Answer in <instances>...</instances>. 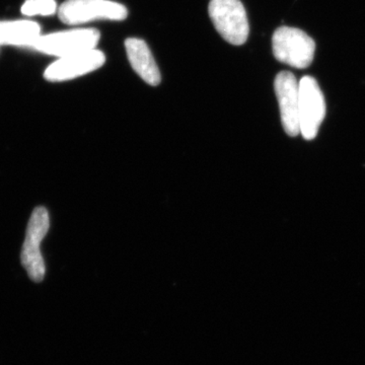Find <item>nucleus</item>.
Segmentation results:
<instances>
[{"label": "nucleus", "instance_id": "nucleus-4", "mask_svg": "<svg viewBox=\"0 0 365 365\" xmlns=\"http://www.w3.org/2000/svg\"><path fill=\"white\" fill-rule=\"evenodd\" d=\"M58 16L66 25H81L97 20L124 21L128 11L111 0H67L60 6Z\"/></svg>", "mask_w": 365, "mask_h": 365}, {"label": "nucleus", "instance_id": "nucleus-6", "mask_svg": "<svg viewBox=\"0 0 365 365\" xmlns=\"http://www.w3.org/2000/svg\"><path fill=\"white\" fill-rule=\"evenodd\" d=\"M325 116V98L318 81L312 76H304L299 81V125L302 137L312 140L318 135Z\"/></svg>", "mask_w": 365, "mask_h": 365}, {"label": "nucleus", "instance_id": "nucleus-7", "mask_svg": "<svg viewBox=\"0 0 365 365\" xmlns=\"http://www.w3.org/2000/svg\"><path fill=\"white\" fill-rule=\"evenodd\" d=\"M275 93L279 104L281 122L289 136L300 133L299 81L289 71H281L274 81Z\"/></svg>", "mask_w": 365, "mask_h": 365}, {"label": "nucleus", "instance_id": "nucleus-1", "mask_svg": "<svg viewBox=\"0 0 365 365\" xmlns=\"http://www.w3.org/2000/svg\"><path fill=\"white\" fill-rule=\"evenodd\" d=\"M274 57L287 66L304 69L311 66L316 52V43L304 31L280 26L273 34Z\"/></svg>", "mask_w": 365, "mask_h": 365}, {"label": "nucleus", "instance_id": "nucleus-10", "mask_svg": "<svg viewBox=\"0 0 365 365\" xmlns=\"http://www.w3.org/2000/svg\"><path fill=\"white\" fill-rule=\"evenodd\" d=\"M41 36L39 24L33 21H0V46L31 48Z\"/></svg>", "mask_w": 365, "mask_h": 365}, {"label": "nucleus", "instance_id": "nucleus-2", "mask_svg": "<svg viewBox=\"0 0 365 365\" xmlns=\"http://www.w3.org/2000/svg\"><path fill=\"white\" fill-rule=\"evenodd\" d=\"M101 33L97 29H74L41 35L32 46L36 51L61 58L96 49Z\"/></svg>", "mask_w": 365, "mask_h": 365}, {"label": "nucleus", "instance_id": "nucleus-5", "mask_svg": "<svg viewBox=\"0 0 365 365\" xmlns=\"http://www.w3.org/2000/svg\"><path fill=\"white\" fill-rule=\"evenodd\" d=\"M50 220L47 209L37 207L33 211L26 228V240L21 249V265L34 282L39 283L45 277V263L41 255L40 245L49 230Z\"/></svg>", "mask_w": 365, "mask_h": 365}, {"label": "nucleus", "instance_id": "nucleus-3", "mask_svg": "<svg viewBox=\"0 0 365 365\" xmlns=\"http://www.w3.org/2000/svg\"><path fill=\"white\" fill-rule=\"evenodd\" d=\"M208 11L216 31L227 42L235 46L247 42L250 33L248 16L240 0H211Z\"/></svg>", "mask_w": 365, "mask_h": 365}, {"label": "nucleus", "instance_id": "nucleus-8", "mask_svg": "<svg viewBox=\"0 0 365 365\" xmlns=\"http://www.w3.org/2000/svg\"><path fill=\"white\" fill-rule=\"evenodd\" d=\"M105 61L104 53L98 49L61 57L47 67L44 78L51 83L71 81L97 71L104 66Z\"/></svg>", "mask_w": 365, "mask_h": 365}, {"label": "nucleus", "instance_id": "nucleus-9", "mask_svg": "<svg viewBox=\"0 0 365 365\" xmlns=\"http://www.w3.org/2000/svg\"><path fill=\"white\" fill-rule=\"evenodd\" d=\"M125 49L133 71L148 85H160L162 76L148 45L143 40L129 38L125 41Z\"/></svg>", "mask_w": 365, "mask_h": 365}, {"label": "nucleus", "instance_id": "nucleus-11", "mask_svg": "<svg viewBox=\"0 0 365 365\" xmlns=\"http://www.w3.org/2000/svg\"><path fill=\"white\" fill-rule=\"evenodd\" d=\"M21 11L26 16H49L56 14L57 4L55 0H26Z\"/></svg>", "mask_w": 365, "mask_h": 365}]
</instances>
